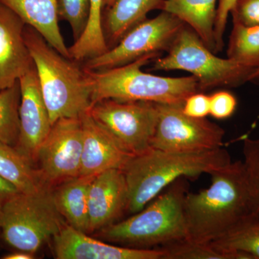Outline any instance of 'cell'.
Here are the masks:
<instances>
[{"mask_svg":"<svg viewBox=\"0 0 259 259\" xmlns=\"http://www.w3.org/2000/svg\"><path fill=\"white\" fill-rule=\"evenodd\" d=\"M211 185L187 192L184 209L187 240L211 243L253 216L243 162H231L209 174Z\"/></svg>","mask_w":259,"mask_h":259,"instance_id":"obj_1","label":"cell"},{"mask_svg":"<svg viewBox=\"0 0 259 259\" xmlns=\"http://www.w3.org/2000/svg\"><path fill=\"white\" fill-rule=\"evenodd\" d=\"M223 148L199 151H168L151 148L133 156L123 168L127 188L126 211L136 214L182 177L196 178L228 164Z\"/></svg>","mask_w":259,"mask_h":259,"instance_id":"obj_2","label":"cell"},{"mask_svg":"<svg viewBox=\"0 0 259 259\" xmlns=\"http://www.w3.org/2000/svg\"><path fill=\"white\" fill-rule=\"evenodd\" d=\"M24 37L35 69L52 125L61 118L79 117L93 105L88 70L65 57L33 28L25 25Z\"/></svg>","mask_w":259,"mask_h":259,"instance_id":"obj_3","label":"cell"},{"mask_svg":"<svg viewBox=\"0 0 259 259\" xmlns=\"http://www.w3.org/2000/svg\"><path fill=\"white\" fill-rule=\"evenodd\" d=\"M159 56L148 54L123 66L102 71L86 69L93 84V105L104 99H112L183 105L187 97L199 92L198 80L192 75L163 77L141 70Z\"/></svg>","mask_w":259,"mask_h":259,"instance_id":"obj_4","label":"cell"},{"mask_svg":"<svg viewBox=\"0 0 259 259\" xmlns=\"http://www.w3.org/2000/svg\"><path fill=\"white\" fill-rule=\"evenodd\" d=\"M187 192L185 177L179 179L136 215L102 228V238L122 246L143 249L187 239L184 202Z\"/></svg>","mask_w":259,"mask_h":259,"instance_id":"obj_5","label":"cell"},{"mask_svg":"<svg viewBox=\"0 0 259 259\" xmlns=\"http://www.w3.org/2000/svg\"><path fill=\"white\" fill-rule=\"evenodd\" d=\"M167 55L154 59L156 71L182 70L198 80L199 91L216 88H237L254 81L255 69L231 59L215 56L188 25L182 27Z\"/></svg>","mask_w":259,"mask_h":259,"instance_id":"obj_6","label":"cell"},{"mask_svg":"<svg viewBox=\"0 0 259 259\" xmlns=\"http://www.w3.org/2000/svg\"><path fill=\"white\" fill-rule=\"evenodd\" d=\"M64 224L47 186L32 193L18 192L0 208V230L7 244L32 254Z\"/></svg>","mask_w":259,"mask_h":259,"instance_id":"obj_7","label":"cell"},{"mask_svg":"<svg viewBox=\"0 0 259 259\" xmlns=\"http://www.w3.org/2000/svg\"><path fill=\"white\" fill-rule=\"evenodd\" d=\"M88 112L131 154L152 148L158 120L156 103L104 99L93 103Z\"/></svg>","mask_w":259,"mask_h":259,"instance_id":"obj_8","label":"cell"},{"mask_svg":"<svg viewBox=\"0 0 259 259\" xmlns=\"http://www.w3.org/2000/svg\"><path fill=\"white\" fill-rule=\"evenodd\" d=\"M185 25L175 15L161 11L155 18L138 24L105 54L84 61L83 67L102 71L123 66L148 54L161 55L168 50Z\"/></svg>","mask_w":259,"mask_h":259,"instance_id":"obj_9","label":"cell"},{"mask_svg":"<svg viewBox=\"0 0 259 259\" xmlns=\"http://www.w3.org/2000/svg\"><path fill=\"white\" fill-rule=\"evenodd\" d=\"M158 120L152 148L168 151H199L222 148L225 131L205 118L186 115L183 105L156 103Z\"/></svg>","mask_w":259,"mask_h":259,"instance_id":"obj_10","label":"cell"},{"mask_svg":"<svg viewBox=\"0 0 259 259\" xmlns=\"http://www.w3.org/2000/svg\"><path fill=\"white\" fill-rule=\"evenodd\" d=\"M82 147L83 131L79 117H64L56 121L35 156L46 183L79 177Z\"/></svg>","mask_w":259,"mask_h":259,"instance_id":"obj_11","label":"cell"},{"mask_svg":"<svg viewBox=\"0 0 259 259\" xmlns=\"http://www.w3.org/2000/svg\"><path fill=\"white\" fill-rule=\"evenodd\" d=\"M20 99L19 107L20 134L15 146L20 153L33 162L39 146L50 132V120L35 67L20 79Z\"/></svg>","mask_w":259,"mask_h":259,"instance_id":"obj_12","label":"cell"},{"mask_svg":"<svg viewBox=\"0 0 259 259\" xmlns=\"http://www.w3.org/2000/svg\"><path fill=\"white\" fill-rule=\"evenodd\" d=\"M53 239L57 259H163L165 255L161 248L143 249L104 243L66 223Z\"/></svg>","mask_w":259,"mask_h":259,"instance_id":"obj_13","label":"cell"},{"mask_svg":"<svg viewBox=\"0 0 259 259\" xmlns=\"http://www.w3.org/2000/svg\"><path fill=\"white\" fill-rule=\"evenodd\" d=\"M25 25L16 13L0 3V91L13 86L35 67L24 37Z\"/></svg>","mask_w":259,"mask_h":259,"instance_id":"obj_14","label":"cell"},{"mask_svg":"<svg viewBox=\"0 0 259 259\" xmlns=\"http://www.w3.org/2000/svg\"><path fill=\"white\" fill-rule=\"evenodd\" d=\"M79 118L83 131L80 176H97L113 168L123 170L134 155L124 149L88 111Z\"/></svg>","mask_w":259,"mask_h":259,"instance_id":"obj_15","label":"cell"},{"mask_svg":"<svg viewBox=\"0 0 259 259\" xmlns=\"http://www.w3.org/2000/svg\"><path fill=\"white\" fill-rule=\"evenodd\" d=\"M127 188L122 170L109 169L95 177L89 190V233L114 223L126 210Z\"/></svg>","mask_w":259,"mask_h":259,"instance_id":"obj_16","label":"cell"},{"mask_svg":"<svg viewBox=\"0 0 259 259\" xmlns=\"http://www.w3.org/2000/svg\"><path fill=\"white\" fill-rule=\"evenodd\" d=\"M0 3L36 30L61 55L69 58V48L59 28L58 0H0Z\"/></svg>","mask_w":259,"mask_h":259,"instance_id":"obj_17","label":"cell"},{"mask_svg":"<svg viewBox=\"0 0 259 259\" xmlns=\"http://www.w3.org/2000/svg\"><path fill=\"white\" fill-rule=\"evenodd\" d=\"M163 0H116L102 15V28L108 49L129 30L147 19L149 12L161 10Z\"/></svg>","mask_w":259,"mask_h":259,"instance_id":"obj_18","label":"cell"},{"mask_svg":"<svg viewBox=\"0 0 259 259\" xmlns=\"http://www.w3.org/2000/svg\"><path fill=\"white\" fill-rule=\"evenodd\" d=\"M218 0H163L161 11L180 19L200 37L209 50L216 54L214 25Z\"/></svg>","mask_w":259,"mask_h":259,"instance_id":"obj_19","label":"cell"},{"mask_svg":"<svg viewBox=\"0 0 259 259\" xmlns=\"http://www.w3.org/2000/svg\"><path fill=\"white\" fill-rule=\"evenodd\" d=\"M95 176H79L64 181L52 192L58 212L69 226L89 233V190Z\"/></svg>","mask_w":259,"mask_h":259,"instance_id":"obj_20","label":"cell"},{"mask_svg":"<svg viewBox=\"0 0 259 259\" xmlns=\"http://www.w3.org/2000/svg\"><path fill=\"white\" fill-rule=\"evenodd\" d=\"M0 176L9 181L23 193L37 192L47 184L32 162L18 148L0 141Z\"/></svg>","mask_w":259,"mask_h":259,"instance_id":"obj_21","label":"cell"},{"mask_svg":"<svg viewBox=\"0 0 259 259\" xmlns=\"http://www.w3.org/2000/svg\"><path fill=\"white\" fill-rule=\"evenodd\" d=\"M103 0H90V14L86 28L81 36L69 48V58L84 62L108 51L103 28Z\"/></svg>","mask_w":259,"mask_h":259,"instance_id":"obj_22","label":"cell"},{"mask_svg":"<svg viewBox=\"0 0 259 259\" xmlns=\"http://www.w3.org/2000/svg\"><path fill=\"white\" fill-rule=\"evenodd\" d=\"M211 244L218 249L259 259V218L250 216Z\"/></svg>","mask_w":259,"mask_h":259,"instance_id":"obj_23","label":"cell"},{"mask_svg":"<svg viewBox=\"0 0 259 259\" xmlns=\"http://www.w3.org/2000/svg\"><path fill=\"white\" fill-rule=\"evenodd\" d=\"M227 55L243 66L259 69V25L233 23Z\"/></svg>","mask_w":259,"mask_h":259,"instance_id":"obj_24","label":"cell"},{"mask_svg":"<svg viewBox=\"0 0 259 259\" xmlns=\"http://www.w3.org/2000/svg\"><path fill=\"white\" fill-rule=\"evenodd\" d=\"M20 82L0 91V141L16 146L20 134Z\"/></svg>","mask_w":259,"mask_h":259,"instance_id":"obj_25","label":"cell"},{"mask_svg":"<svg viewBox=\"0 0 259 259\" xmlns=\"http://www.w3.org/2000/svg\"><path fill=\"white\" fill-rule=\"evenodd\" d=\"M163 259H251L244 253L223 251L210 243H197L183 239L163 245Z\"/></svg>","mask_w":259,"mask_h":259,"instance_id":"obj_26","label":"cell"},{"mask_svg":"<svg viewBox=\"0 0 259 259\" xmlns=\"http://www.w3.org/2000/svg\"><path fill=\"white\" fill-rule=\"evenodd\" d=\"M243 154L252 214L259 218V139L245 138L243 143Z\"/></svg>","mask_w":259,"mask_h":259,"instance_id":"obj_27","label":"cell"},{"mask_svg":"<svg viewBox=\"0 0 259 259\" xmlns=\"http://www.w3.org/2000/svg\"><path fill=\"white\" fill-rule=\"evenodd\" d=\"M59 19L69 23L74 41L84 30L90 14V0H58Z\"/></svg>","mask_w":259,"mask_h":259,"instance_id":"obj_28","label":"cell"},{"mask_svg":"<svg viewBox=\"0 0 259 259\" xmlns=\"http://www.w3.org/2000/svg\"><path fill=\"white\" fill-rule=\"evenodd\" d=\"M236 97L230 92L222 90L209 96V115L218 120L231 117L237 107Z\"/></svg>","mask_w":259,"mask_h":259,"instance_id":"obj_29","label":"cell"},{"mask_svg":"<svg viewBox=\"0 0 259 259\" xmlns=\"http://www.w3.org/2000/svg\"><path fill=\"white\" fill-rule=\"evenodd\" d=\"M233 23L259 25V0H236L231 10Z\"/></svg>","mask_w":259,"mask_h":259,"instance_id":"obj_30","label":"cell"},{"mask_svg":"<svg viewBox=\"0 0 259 259\" xmlns=\"http://www.w3.org/2000/svg\"><path fill=\"white\" fill-rule=\"evenodd\" d=\"M236 0H218L217 14L214 25V40H215L216 53L220 52L224 47V36L228 15L231 13L233 5Z\"/></svg>","mask_w":259,"mask_h":259,"instance_id":"obj_31","label":"cell"},{"mask_svg":"<svg viewBox=\"0 0 259 259\" xmlns=\"http://www.w3.org/2000/svg\"><path fill=\"white\" fill-rule=\"evenodd\" d=\"M182 110L186 115L194 118H205L209 115V96L196 93L184 102Z\"/></svg>","mask_w":259,"mask_h":259,"instance_id":"obj_32","label":"cell"},{"mask_svg":"<svg viewBox=\"0 0 259 259\" xmlns=\"http://www.w3.org/2000/svg\"><path fill=\"white\" fill-rule=\"evenodd\" d=\"M18 192L20 191L13 184L0 176V208L8 199Z\"/></svg>","mask_w":259,"mask_h":259,"instance_id":"obj_33","label":"cell"},{"mask_svg":"<svg viewBox=\"0 0 259 259\" xmlns=\"http://www.w3.org/2000/svg\"><path fill=\"white\" fill-rule=\"evenodd\" d=\"M35 258V254L22 250H15L9 254L5 255L3 259H32Z\"/></svg>","mask_w":259,"mask_h":259,"instance_id":"obj_34","label":"cell"},{"mask_svg":"<svg viewBox=\"0 0 259 259\" xmlns=\"http://www.w3.org/2000/svg\"><path fill=\"white\" fill-rule=\"evenodd\" d=\"M115 1L116 0H103L104 8H110L115 3Z\"/></svg>","mask_w":259,"mask_h":259,"instance_id":"obj_35","label":"cell"},{"mask_svg":"<svg viewBox=\"0 0 259 259\" xmlns=\"http://www.w3.org/2000/svg\"><path fill=\"white\" fill-rule=\"evenodd\" d=\"M257 80H259V69L255 70L254 73V81H257Z\"/></svg>","mask_w":259,"mask_h":259,"instance_id":"obj_36","label":"cell"}]
</instances>
